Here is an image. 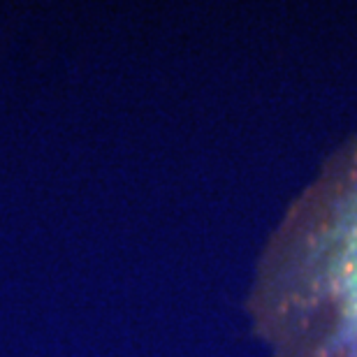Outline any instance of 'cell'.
<instances>
[{
    "instance_id": "6da1fadb",
    "label": "cell",
    "mask_w": 357,
    "mask_h": 357,
    "mask_svg": "<svg viewBox=\"0 0 357 357\" xmlns=\"http://www.w3.org/2000/svg\"><path fill=\"white\" fill-rule=\"evenodd\" d=\"M248 311L271 357H357V135L278 220Z\"/></svg>"
}]
</instances>
